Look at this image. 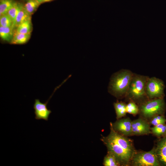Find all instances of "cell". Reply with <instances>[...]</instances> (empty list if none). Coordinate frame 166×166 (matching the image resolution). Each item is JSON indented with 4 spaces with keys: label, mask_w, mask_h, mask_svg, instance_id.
Segmentation results:
<instances>
[{
    "label": "cell",
    "mask_w": 166,
    "mask_h": 166,
    "mask_svg": "<svg viewBox=\"0 0 166 166\" xmlns=\"http://www.w3.org/2000/svg\"><path fill=\"white\" fill-rule=\"evenodd\" d=\"M133 74L127 69H121L113 74L109 84V92L117 97L126 96Z\"/></svg>",
    "instance_id": "6da1fadb"
},
{
    "label": "cell",
    "mask_w": 166,
    "mask_h": 166,
    "mask_svg": "<svg viewBox=\"0 0 166 166\" xmlns=\"http://www.w3.org/2000/svg\"><path fill=\"white\" fill-rule=\"evenodd\" d=\"M101 140L107 147L108 152L115 156L120 165L126 166L129 164L134 154L127 151L106 136L102 137Z\"/></svg>",
    "instance_id": "7a4b0ae2"
},
{
    "label": "cell",
    "mask_w": 166,
    "mask_h": 166,
    "mask_svg": "<svg viewBox=\"0 0 166 166\" xmlns=\"http://www.w3.org/2000/svg\"><path fill=\"white\" fill-rule=\"evenodd\" d=\"M148 77L134 73L126 96L134 100H139L147 96L145 87Z\"/></svg>",
    "instance_id": "3957f363"
},
{
    "label": "cell",
    "mask_w": 166,
    "mask_h": 166,
    "mask_svg": "<svg viewBox=\"0 0 166 166\" xmlns=\"http://www.w3.org/2000/svg\"><path fill=\"white\" fill-rule=\"evenodd\" d=\"M131 160L132 164L136 166H159L160 164L156 148L148 152H134Z\"/></svg>",
    "instance_id": "277c9868"
},
{
    "label": "cell",
    "mask_w": 166,
    "mask_h": 166,
    "mask_svg": "<svg viewBox=\"0 0 166 166\" xmlns=\"http://www.w3.org/2000/svg\"><path fill=\"white\" fill-rule=\"evenodd\" d=\"M165 105L162 98L152 99L142 104L139 110L146 117H151L162 113L165 109Z\"/></svg>",
    "instance_id": "5b68a950"
},
{
    "label": "cell",
    "mask_w": 166,
    "mask_h": 166,
    "mask_svg": "<svg viewBox=\"0 0 166 166\" xmlns=\"http://www.w3.org/2000/svg\"><path fill=\"white\" fill-rule=\"evenodd\" d=\"M164 85L163 81L155 77L148 78L146 85L147 96L152 99L162 98Z\"/></svg>",
    "instance_id": "8992f818"
},
{
    "label": "cell",
    "mask_w": 166,
    "mask_h": 166,
    "mask_svg": "<svg viewBox=\"0 0 166 166\" xmlns=\"http://www.w3.org/2000/svg\"><path fill=\"white\" fill-rule=\"evenodd\" d=\"M60 86L57 87L55 89L53 93L44 103L41 102L39 99L35 100L33 108L34 110L36 119L38 120L43 119L46 121H48L49 116L52 112L51 110L48 109L47 104L54 92Z\"/></svg>",
    "instance_id": "52a82bcc"
},
{
    "label": "cell",
    "mask_w": 166,
    "mask_h": 166,
    "mask_svg": "<svg viewBox=\"0 0 166 166\" xmlns=\"http://www.w3.org/2000/svg\"><path fill=\"white\" fill-rule=\"evenodd\" d=\"M110 128V133L107 137L121 145L127 151L134 154V148L130 140L116 132L111 125Z\"/></svg>",
    "instance_id": "ba28073f"
},
{
    "label": "cell",
    "mask_w": 166,
    "mask_h": 166,
    "mask_svg": "<svg viewBox=\"0 0 166 166\" xmlns=\"http://www.w3.org/2000/svg\"><path fill=\"white\" fill-rule=\"evenodd\" d=\"M132 121L128 118H123L111 124L116 132L125 136H129L132 134Z\"/></svg>",
    "instance_id": "9c48e42d"
},
{
    "label": "cell",
    "mask_w": 166,
    "mask_h": 166,
    "mask_svg": "<svg viewBox=\"0 0 166 166\" xmlns=\"http://www.w3.org/2000/svg\"><path fill=\"white\" fill-rule=\"evenodd\" d=\"M132 134L135 135L147 134L150 132L149 124L141 119H138L132 121Z\"/></svg>",
    "instance_id": "30bf717a"
},
{
    "label": "cell",
    "mask_w": 166,
    "mask_h": 166,
    "mask_svg": "<svg viewBox=\"0 0 166 166\" xmlns=\"http://www.w3.org/2000/svg\"><path fill=\"white\" fill-rule=\"evenodd\" d=\"M156 152L160 164L166 166V135L158 142Z\"/></svg>",
    "instance_id": "8fae6325"
},
{
    "label": "cell",
    "mask_w": 166,
    "mask_h": 166,
    "mask_svg": "<svg viewBox=\"0 0 166 166\" xmlns=\"http://www.w3.org/2000/svg\"><path fill=\"white\" fill-rule=\"evenodd\" d=\"M30 19H31V15L26 12L24 8V6L22 5L17 15L14 28L17 27L22 23Z\"/></svg>",
    "instance_id": "7c38bea8"
},
{
    "label": "cell",
    "mask_w": 166,
    "mask_h": 166,
    "mask_svg": "<svg viewBox=\"0 0 166 166\" xmlns=\"http://www.w3.org/2000/svg\"><path fill=\"white\" fill-rule=\"evenodd\" d=\"M30 36V34H23L16 32L14 34L10 43L15 45L24 44L29 41Z\"/></svg>",
    "instance_id": "4fadbf2b"
},
{
    "label": "cell",
    "mask_w": 166,
    "mask_h": 166,
    "mask_svg": "<svg viewBox=\"0 0 166 166\" xmlns=\"http://www.w3.org/2000/svg\"><path fill=\"white\" fill-rule=\"evenodd\" d=\"M13 35V28L12 27L0 26V36L3 41L10 42Z\"/></svg>",
    "instance_id": "5bb4252c"
},
{
    "label": "cell",
    "mask_w": 166,
    "mask_h": 166,
    "mask_svg": "<svg viewBox=\"0 0 166 166\" xmlns=\"http://www.w3.org/2000/svg\"><path fill=\"white\" fill-rule=\"evenodd\" d=\"M32 29L31 19L23 22L17 27V33L23 34H30Z\"/></svg>",
    "instance_id": "9a60e30c"
},
{
    "label": "cell",
    "mask_w": 166,
    "mask_h": 166,
    "mask_svg": "<svg viewBox=\"0 0 166 166\" xmlns=\"http://www.w3.org/2000/svg\"><path fill=\"white\" fill-rule=\"evenodd\" d=\"M126 106V105L122 102H117L114 103L117 119H119L125 115L127 113Z\"/></svg>",
    "instance_id": "2e32d148"
},
{
    "label": "cell",
    "mask_w": 166,
    "mask_h": 166,
    "mask_svg": "<svg viewBox=\"0 0 166 166\" xmlns=\"http://www.w3.org/2000/svg\"><path fill=\"white\" fill-rule=\"evenodd\" d=\"M40 5L37 0H27L24 6L26 12L31 15L36 11Z\"/></svg>",
    "instance_id": "e0dca14e"
},
{
    "label": "cell",
    "mask_w": 166,
    "mask_h": 166,
    "mask_svg": "<svg viewBox=\"0 0 166 166\" xmlns=\"http://www.w3.org/2000/svg\"><path fill=\"white\" fill-rule=\"evenodd\" d=\"M22 4L14 2L13 5L8 11L7 14L11 19L13 23V27L14 28V25L18 12Z\"/></svg>",
    "instance_id": "ac0fdd59"
},
{
    "label": "cell",
    "mask_w": 166,
    "mask_h": 166,
    "mask_svg": "<svg viewBox=\"0 0 166 166\" xmlns=\"http://www.w3.org/2000/svg\"><path fill=\"white\" fill-rule=\"evenodd\" d=\"M14 2L13 0H0V16L7 14Z\"/></svg>",
    "instance_id": "d6986e66"
},
{
    "label": "cell",
    "mask_w": 166,
    "mask_h": 166,
    "mask_svg": "<svg viewBox=\"0 0 166 166\" xmlns=\"http://www.w3.org/2000/svg\"><path fill=\"white\" fill-rule=\"evenodd\" d=\"M103 164L105 166H118L121 165L115 156L108 152L107 155L104 157Z\"/></svg>",
    "instance_id": "ffe728a7"
},
{
    "label": "cell",
    "mask_w": 166,
    "mask_h": 166,
    "mask_svg": "<svg viewBox=\"0 0 166 166\" xmlns=\"http://www.w3.org/2000/svg\"><path fill=\"white\" fill-rule=\"evenodd\" d=\"M152 132L157 136H160L166 133V124H160L151 128Z\"/></svg>",
    "instance_id": "44dd1931"
},
{
    "label": "cell",
    "mask_w": 166,
    "mask_h": 166,
    "mask_svg": "<svg viewBox=\"0 0 166 166\" xmlns=\"http://www.w3.org/2000/svg\"><path fill=\"white\" fill-rule=\"evenodd\" d=\"M0 17V26L4 27H12L13 28V22L7 14L2 15Z\"/></svg>",
    "instance_id": "7402d4cb"
},
{
    "label": "cell",
    "mask_w": 166,
    "mask_h": 166,
    "mask_svg": "<svg viewBox=\"0 0 166 166\" xmlns=\"http://www.w3.org/2000/svg\"><path fill=\"white\" fill-rule=\"evenodd\" d=\"M127 113L133 115H136L139 112V108L133 101L129 102L126 106Z\"/></svg>",
    "instance_id": "603a6c76"
},
{
    "label": "cell",
    "mask_w": 166,
    "mask_h": 166,
    "mask_svg": "<svg viewBox=\"0 0 166 166\" xmlns=\"http://www.w3.org/2000/svg\"><path fill=\"white\" fill-rule=\"evenodd\" d=\"M166 122V120L163 116L157 115L154 116L150 123L155 126L160 124H165Z\"/></svg>",
    "instance_id": "cb8c5ba5"
},
{
    "label": "cell",
    "mask_w": 166,
    "mask_h": 166,
    "mask_svg": "<svg viewBox=\"0 0 166 166\" xmlns=\"http://www.w3.org/2000/svg\"><path fill=\"white\" fill-rule=\"evenodd\" d=\"M40 4L43 3L49 2L53 0H37Z\"/></svg>",
    "instance_id": "d4e9b609"
}]
</instances>
